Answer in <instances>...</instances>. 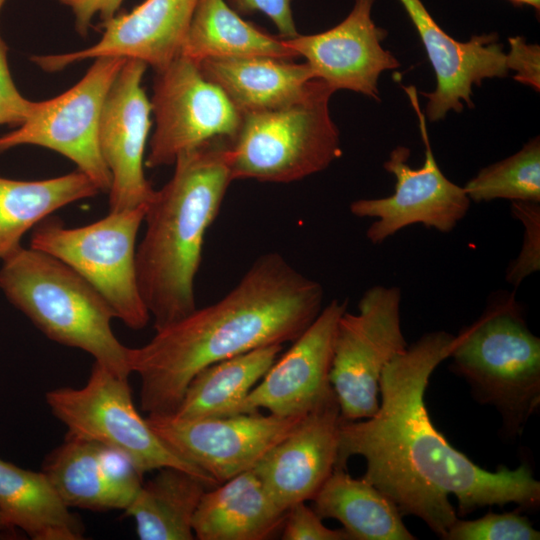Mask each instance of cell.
<instances>
[{
    "mask_svg": "<svg viewBox=\"0 0 540 540\" xmlns=\"http://www.w3.org/2000/svg\"><path fill=\"white\" fill-rule=\"evenodd\" d=\"M347 301L334 299L273 363L263 378L223 416L258 412L305 416L335 398L330 383L334 342Z\"/></svg>",
    "mask_w": 540,
    "mask_h": 540,
    "instance_id": "cell-14",
    "label": "cell"
},
{
    "mask_svg": "<svg viewBox=\"0 0 540 540\" xmlns=\"http://www.w3.org/2000/svg\"><path fill=\"white\" fill-rule=\"evenodd\" d=\"M93 60L79 82L57 97L34 102L26 120L0 136V154L20 145L48 148L70 159L100 192L108 193L111 174L99 148V122L106 95L126 59Z\"/></svg>",
    "mask_w": 540,
    "mask_h": 540,
    "instance_id": "cell-10",
    "label": "cell"
},
{
    "mask_svg": "<svg viewBox=\"0 0 540 540\" xmlns=\"http://www.w3.org/2000/svg\"><path fill=\"white\" fill-rule=\"evenodd\" d=\"M413 23L434 70L437 86L423 93L428 99L426 116L443 119L450 111L461 112L464 103L474 106V85L487 78L508 75L506 53L496 34L474 35L460 42L447 34L433 19L421 0H399Z\"/></svg>",
    "mask_w": 540,
    "mask_h": 540,
    "instance_id": "cell-18",
    "label": "cell"
},
{
    "mask_svg": "<svg viewBox=\"0 0 540 540\" xmlns=\"http://www.w3.org/2000/svg\"><path fill=\"white\" fill-rule=\"evenodd\" d=\"M323 297L321 284L282 255H260L223 298L129 349L130 371L140 379L141 409L173 414L202 369L256 348L293 342L318 316Z\"/></svg>",
    "mask_w": 540,
    "mask_h": 540,
    "instance_id": "cell-2",
    "label": "cell"
},
{
    "mask_svg": "<svg viewBox=\"0 0 540 540\" xmlns=\"http://www.w3.org/2000/svg\"><path fill=\"white\" fill-rule=\"evenodd\" d=\"M229 141L219 138L181 153L171 179L147 206L136 270L155 331L197 308L194 281L204 238L233 181Z\"/></svg>",
    "mask_w": 540,
    "mask_h": 540,
    "instance_id": "cell-3",
    "label": "cell"
},
{
    "mask_svg": "<svg viewBox=\"0 0 540 540\" xmlns=\"http://www.w3.org/2000/svg\"><path fill=\"white\" fill-rule=\"evenodd\" d=\"M401 289L375 285L362 295L358 313L341 316L330 370L341 418L373 416L380 403L384 367L408 347L400 319Z\"/></svg>",
    "mask_w": 540,
    "mask_h": 540,
    "instance_id": "cell-9",
    "label": "cell"
},
{
    "mask_svg": "<svg viewBox=\"0 0 540 540\" xmlns=\"http://www.w3.org/2000/svg\"><path fill=\"white\" fill-rule=\"evenodd\" d=\"M515 5H529L536 9L537 11L540 10V0H509Z\"/></svg>",
    "mask_w": 540,
    "mask_h": 540,
    "instance_id": "cell-37",
    "label": "cell"
},
{
    "mask_svg": "<svg viewBox=\"0 0 540 540\" xmlns=\"http://www.w3.org/2000/svg\"><path fill=\"white\" fill-rule=\"evenodd\" d=\"M229 3L237 13L261 12L267 15L281 38L289 39L299 34L292 15L291 0H229Z\"/></svg>",
    "mask_w": 540,
    "mask_h": 540,
    "instance_id": "cell-35",
    "label": "cell"
},
{
    "mask_svg": "<svg viewBox=\"0 0 540 540\" xmlns=\"http://www.w3.org/2000/svg\"><path fill=\"white\" fill-rule=\"evenodd\" d=\"M305 416L258 411L194 419L148 414L146 420L172 451L219 485L252 470Z\"/></svg>",
    "mask_w": 540,
    "mask_h": 540,
    "instance_id": "cell-13",
    "label": "cell"
},
{
    "mask_svg": "<svg viewBox=\"0 0 540 540\" xmlns=\"http://www.w3.org/2000/svg\"><path fill=\"white\" fill-rule=\"evenodd\" d=\"M449 357L475 397L499 410L511 434L521 432L540 403V339L529 330L514 295H497L455 336Z\"/></svg>",
    "mask_w": 540,
    "mask_h": 540,
    "instance_id": "cell-5",
    "label": "cell"
},
{
    "mask_svg": "<svg viewBox=\"0 0 540 540\" xmlns=\"http://www.w3.org/2000/svg\"><path fill=\"white\" fill-rule=\"evenodd\" d=\"M0 289L50 340L87 352L119 376L131 374L130 348L112 330L115 316L111 307L61 260L21 246L1 261Z\"/></svg>",
    "mask_w": 540,
    "mask_h": 540,
    "instance_id": "cell-4",
    "label": "cell"
},
{
    "mask_svg": "<svg viewBox=\"0 0 540 540\" xmlns=\"http://www.w3.org/2000/svg\"><path fill=\"white\" fill-rule=\"evenodd\" d=\"M322 518L338 520L353 540H414L397 506L364 478L335 468L312 499Z\"/></svg>",
    "mask_w": 540,
    "mask_h": 540,
    "instance_id": "cell-23",
    "label": "cell"
},
{
    "mask_svg": "<svg viewBox=\"0 0 540 540\" xmlns=\"http://www.w3.org/2000/svg\"><path fill=\"white\" fill-rule=\"evenodd\" d=\"M199 1L145 0L132 11L102 22V37L94 45L76 52L31 59L49 72L101 56L136 59L155 71L161 70L180 54Z\"/></svg>",
    "mask_w": 540,
    "mask_h": 540,
    "instance_id": "cell-17",
    "label": "cell"
},
{
    "mask_svg": "<svg viewBox=\"0 0 540 540\" xmlns=\"http://www.w3.org/2000/svg\"><path fill=\"white\" fill-rule=\"evenodd\" d=\"M374 1L355 0L348 16L329 30L285 39L333 92L346 89L379 100L380 75L400 66L381 45L387 32L372 20Z\"/></svg>",
    "mask_w": 540,
    "mask_h": 540,
    "instance_id": "cell-16",
    "label": "cell"
},
{
    "mask_svg": "<svg viewBox=\"0 0 540 540\" xmlns=\"http://www.w3.org/2000/svg\"><path fill=\"white\" fill-rule=\"evenodd\" d=\"M100 192L83 172L44 180L0 177V262L19 249L26 232L55 211Z\"/></svg>",
    "mask_w": 540,
    "mask_h": 540,
    "instance_id": "cell-25",
    "label": "cell"
},
{
    "mask_svg": "<svg viewBox=\"0 0 540 540\" xmlns=\"http://www.w3.org/2000/svg\"><path fill=\"white\" fill-rule=\"evenodd\" d=\"M322 518L305 502H299L287 509L282 525L281 538L284 540H351L344 529L326 527Z\"/></svg>",
    "mask_w": 540,
    "mask_h": 540,
    "instance_id": "cell-32",
    "label": "cell"
},
{
    "mask_svg": "<svg viewBox=\"0 0 540 540\" xmlns=\"http://www.w3.org/2000/svg\"><path fill=\"white\" fill-rule=\"evenodd\" d=\"M45 400L53 415L67 428V435L125 453L143 474L176 467L199 476L212 487L218 485L156 435L134 405L128 377L94 362L83 387L53 389L46 393Z\"/></svg>",
    "mask_w": 540,
    "mask_h": 540,
    "instance_id": "cell-8",
    "label": "cell"
},
{
    "mask_svg": "<svg viewBox=\"0 0 540 540\" xmlns=\"http://www.w3.org/2000/svg\"><path fill=\"white\" fill-rule=\"evenodd\" d=\"M146 67L140 60L126 59L103 104L98 142L111 174L109 211L148 205L156 191L143 169L152 112L141 85Z\"/></svg>",
    "mask_w": 540,
    "mask_h": 540,
    "instance_id": "cell-15",
    "label": "cell"
},
{
    "mask_svg": "<svg viewBox=\"0 0 540 540\" xmlns=\"http://www.w3.org/2000/svg\"><path fill=\"white\" fill-rule=\"evenodd\" d=\"M204 77L218 86L242 113L278 109L306 98L319 79L307 63L267 56L202 60Z\"/></svg>",
    "mask_w": 540,
    "mask_h": 540,
    "instance_id": "cell-20",
    "label": "cell"
},
{
    "mask_svg": "<svg viewBox=\"0 0 540 540\" xmlns=\"http://www.w3.org/2000/svg\"><path fill=\"white\" fill-rule=\"evenodd\" d=\"M337 398L308 413L253 468L281 508L312 500L336 466L339 427Z\"/></svg>",
    "mask_w": 540,
    "mask_h": 540,
    "instance_id": "cell-19",
    "label": "cell"
},
{
    "mask_svg": "<svg viewBox=\"0 0 540 540\" xmlns=\"http://www.w3.org/2000/svg\"><path fill=\"white\" fill-rule=\"evenodd\" d=\"M155 130L145 165L174 164L183 152L236 135L243 114L202 74L199 64L178 55L156 71L151 99Z\"/></svg>",
    "mask_w": 540,
    "mask_h": 540,
    "instance_id": "cell-11",
    "label": "cell"
},
{
    "mask_svg": "<svg viewBox=\"0 0 540 540\" xmlns=\"http://www.w3.org/2000/svg\"><path fill=\"white\" fill-rule=\"evenodd\" d=\"M444 539L447 540H538L536 531L529 519L518 513H487L471 520H456Z\"/></svg>",
    "mask_w": 540,
    "mask_h": 540,
    "instance_id": "cell-30",
    "label": "cell"
},
{
    "mask_svg": "<svg viewBox=\"0 0 540 540\" xmlns=\"http://www.w3.org/2000/svg\"><path fill=\"white\" fill-rule=\"evenodd\" d=\"M463 188L476 203L495 199L540 202L539 137L508 158L481 169Z\"/></svg>",
    "mask_w": 540,
    "mask_h": 540,
    "instance_id": "cell-29",
    "label": "cell"
},
{
    "mask_svg": "<svg viewBox=\"0 0 540 540\" xmlns=\"http://www.w3.org/2000/svg\"><path fill=\"white\" fill-rule=\"evenodd\" d=\"M333 93L319 80L301 101L244 113L228 145L232 180L289 183L320 172L339 158V131L328 106Z\"/></svg>",
    "mask_w": 540,
    "mask_h": 540,
    "instance_id": "cell-6",
    "label": "cell"
},
{
    "mask_svg": "<svg viewBox=\"0 0 540 540\" xmlns=\"http://www.w3.org/2000/svg\"><path fill=\"white\" fill-rule=\"evenodd\" d=\"M180 55L196 63L220 57H299L284 38L244 21L224 0L199 1Z\"/></svg>",
    "mask_w": 540,
    "mask_h": 540,
    "instance_id": "cell-26",
    "label": "cell"
},
{
    "mask_svg": "<svg viewBox=\"0 0 540 540\" xmlns=\"http://www.w3.org/2000/svg\"><path fill=\"white\" fill-rule=\"evenodd\" d=\"M4 2H5V0H0V10H1V8H2Z\"/></svg>",
    "mask_w": 540,
    "mask_h": 540,
    "instance_id": "cell-39",
    "label": "cell"
},
{
    "mask_svg": "<svg viewBox=\"0 0 540 540\" xmlns=\"http://www.w3.org/2000/svg\"><path fill=\"white\" fill-rule=\"evenodd\" d=\"M0 513L33 540H80L81 520L61 500L46 475L0 459Z\"/></svg>",
    "mask_w": 540,
    "mask_h": 540,
    "instance_id": "cell-22",
    "label": "cell"
},
{
    "mask_svg": "<svg viewBox=\"0 0 540 540\" xmlns=\"http://www.w3.org/2000/svg\"><path fill=\"white\" fill-rule=\"evenodd\" d=\"M511 211L524 226L522 248L505 274V280L517 288L540 269V202H512Z\"/></svg>",
    "mask_w": 540,
    "mask_h": 540,
    "instance_id": "cell-31",
    "label": "cell"
},
{
    "mask_svg": "<svg viewBox=\"0 0 540 540\" xmlns=\"http://www.w3.org/2000/svg\"><path fill=\"white\" fill-rule=\"evenodd\" d=\"M454 344L448 332L426 333L384 367L376 413L340 423L335 466L345 469L350 457L362 456V478L402 515L417 516L441 538L458 519L450 495L457 498L460 515L488 505L513 502L535 508L540 502V482L527 463L514 470L482 469L451 446L430 420L425 390Z\"/></svg>",
    "mask_w": 540,
    "mask_h": 540,
    "instance_id": "cell-1",
    "label": "cell"
},
{
    "mask_svg": "<svg viewBox=\"0 0 540 540\" xmlns=\"http://www.w3.org/2000/svg\"><path fill=\"white\" fill-rule=\"evenodd\" d=\"M148 205L109 211L104 218L69 228L48 217L33 228L30 247L61 260L107 301L115 318L143 329L150 314L140 293L136 240Z\"/></svg>",
    "mask_w": 540,
    "mask_h": 540,
    "instance_id": "cell-7",
    "label": "cell"
},
{
    "mask_svg": "<svg viewBox=\"0 0 540 540\" xmlns=\"http://www.w3.org/2000/svg\"><path fill=\"white\" fill-rule=\"evenodd\" d=\"M510 50L506 53L508 70L515 71L514 79L522 84L540 90V47L529 44L524 37L508 39Z\"/></svg>",
    "mask_w": 540,
    "mask_h": 540,
    "instance_id": "cell-34",
    "label": "cell"
},
{
    "mask_svg": "<svg viewBox=\"0 0 540 540\" xmlns=\"http://www.w3.org/2000/svg\"><path fill=\"white\" fill-rule=\"evenodd\" d=\"M282 347L256 348L202 369L190 381L172 415L183 419L223 416L263 378Z\"/></svg>",
    "mask_w": 540,
    "mask_h": 540,
    "instance_id": "cell-27",
    "label": "cell"
},
{
    "mask_svg": "<svg viewBox=\"0 0 540 540\" xmlns=\"http://www.w3.org/2000/svg\"><path fill=\"white\" fill-rule=\"evenodd\" d=\"M68 7L73 16L76 31L86 36L94 17L105 22L116 15L123 0H55Z\"/></svg>",
    "mask_w": 540,
    "mask_h": 540,
    "instance_id": "cell-36",
    "label": "cell"
},
{
    "mask_svg": "<svg viewBox=\"0 0 540 540\" xmlns=\"http://www.w3.org/2000/svg\"><path fill=\"white\" fill-rule=\"evenodd\" d=\"M404 89L418 116L425 161L420 168L413 169L408 164L410 149L394 148L383 164L396 178L394 193L383 198L358 199L350 204L353 215L376 218L366 231L367 239L375 245L413 224L449 233L466 216L471 204L464 188L450 181L436 162L414 87Z\"/></svg>",
    "mask_w": 540,
    "mask_h": 540,
    "instance_id": "cell-12",
    "label": "cell"
},
{
    "mask_svg": "<svg viewBox=\"0 0 540 540\" xmlns=\"http://www.w3.org/2000/svg\"><path fill=\"white\" fill-rule=\"evenodd\" d=\"M42 472L69 508L123 510L97 442L66 435L46 456Z\"/></svg>",
    "mask_w": 540,
    "mask_h": 540,
    "instance_id": "cell-28",
    "label": "cell"
},
{
    "mask_svg": "<svg viewBox=\"0 0 540 540\" xmlns=\"http://www.w3.org/2000/svg\"><path fill=\"white\" fill-rule=\"evenodd\" d=\"M34 101L17 90L7 61V46L0 37V125H21L32 111Z\"/></svg>",
    "mask_w": 540,
    "mask_h": 540,
    "instance_id": "cell-33",
    "label": "cell"
},
{
    "mask_svg": "<svg viewBox=\"0 0 540 540\" xmlns=\"http://www.w3.org/2000/svg\"><path fill=\"white\" fill-rule=\"evenodd\" d=\"M286 512L252 469L206 490L193 532L199 540H264L282 528Z\"/></svg>",
    "mask_w": 540,
    "mask_h": 540,
    "instance_id": "cell-21",
    "label": "cell"
},
{
    "mask_svg": "<svg viewBox=\"0 0 540 540\" xmlns=\"http://www.w3.org/2000/svg\"><path fill=\"white\" fill-rule=\"evenodd\" d=\"M11 528L6 524L2 514L0 513V539L5 536V532Z\"/></svg>",
    "mask_w": 540,
    "mask_h": 540,
    "instance_id": "cell-38",
    "label": "cell"
},
{
    "mask_svg": "<svg viewBox=\"0 0 540 540\" xmlns=\"http://www.w3.org/2000/svg\"><path fill=\"white\" fill-rule=\"evenodd\" d=\"M212 486L176 467H163L124 510L141 540H192L193 518L203 494Z\"/></svg>",
    "mask_w": 540,
    "mask_h": 540,
    "instance_id": "cell-24",
    "label": "cell"
}]
</instances>
